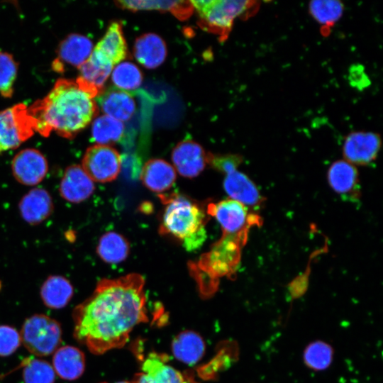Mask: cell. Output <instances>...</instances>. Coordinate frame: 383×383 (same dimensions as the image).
<instances>
[{"label": "cell", "mask_w": 383, "mask_h": 383, "mask_svg": "<svg viewBox=\"0 0 383 383\" xmlns=\"http://www.w3.org/2000/svg\"><path fill=\"white\" fill-rule=\"evenodd\" d=\"M113 65L104 55L93 49L89 59L78 69L79 77L88 85L96 88L100 94L110 76Z\"/></svg>", "instance_id": "21"}, {"label": "cell", "mask_w": 383, "mask_h": 383, "mask_svg": "<svg viewBox=\"0 0 383 383\" xmlns=\"http://www.w3.org/2000/svg\"><path fill=\"white\" fill-rule=\"evenodd\" d=\"M12 173L16 180L27 186H35L43 180L48 172L45 157L35 148L18 152L11 162Z\"/></svg>", "instance_id": "10"}, {"label": "cell", "mask_w": 383, "mask_h": 383, "mask_svg": "<svg viewBox=\"0 0 383 383\" xmlns=\"http://www.w3.org/2000/svg\"><path fill=\"white\" fill-rule=\"evenodd\" d=\"M167 52L165 41L155 33L140 35L136 39L133 48L135 59L148 69L160 66L165 61Z\"/></svg>", "instance_id": "18"}, {"label": "cell", "mask_w": 383, "mask_h": 383, "mask_svg": "<svg viewBox=\"0 0 383 383\" xmlns=\"http://www.w3.org/2000/svg\"><path fill=\"white\" fill-rule=\"evenodd\" d=\"M312 18L321 25V33L327 35L340 20L344 11L343 4L337 0H316L309 4Z\"/></svg>", "instance_id": "27"}, {"label": "cell", "mask_w": 383, "mask_h": 383, "mask_svg": "<svg viewBox=\"0 0 383 383\" xmlns=\"http://www.w3.org/2000/svg\"><path fill=\"white\" fill-rule=\"evenodd\" d=\"M121 157L110 145L95 144L89 147L82 158V167L93 182L106 183L116 179L121 171Z\"/></svg>", "instance_id": "8"}, {"label": "cell", "mask_w": 383, "mask_h": 383, "mask_svg": "<svg viewBox=\"0 0 383 383\" xmlns=\"http://www.w3.org/2000/svg\"><path fill=\"white\" fill-rule=\"evenodd\" d=\"M94 49L104 55L113 65L123 60L127 57L128 49L121 23L115 21L110 24Z\"/></svg>", "instance_id": "23"}, {"label": "cell", "mask_w": 383, "mask_h": 383, "mask_svg": "<svg viewBox=\"0 0 383 383\" xmlns=\"http://www.w3.org/2000/svg\"><path fill=\"white\" fill-rule=\"evenodd\" d=\"M101 111L119 121L129 120L135 113V103L131 94L118 89H110L99 94Z\"/></svg>", "instance_id": "20"}, {"label": "cell", "mask_w": 383, "mask_h": 383, "mask_svg": "<svg viewBox=\"0 0 383 383\" xmlns=\"http://www.w3.org/2000/svg\"><path fill=\"white\" fill-rule=\"evenodd\" d=\"M21 337L17 330L11 326H0V356L6 357L19 347Z\"/></svg>", "instance_id": "34"}, {"label": "cell", "mask_w": 383, "mask_h": 383, "mask_svg": "<svg viewBox=\"0 0 383 383\" xmlns=\"http://www.w3.org/2000/svg\"><path fill=\"white\" fill-rule=\"evenodd\" d=\"M177 177L172 165L162 159L148 160L143 167L140 180L152 192L161 193L174 184Z\"/></svg>", "instance_id": "17"}, {"label": "cell", "mask_w": 383, "mask_h": 383, "mask_svg": "<svg viewBox=\"0 0 383 383\" xmlns=\"http://www.w3.org/2000/svg\"><path fill=\"white\" fill-rule=\"evenodd\" d=\"M382 145L380 135L372 131H353L345 138L343 154L345 160L355 165L372 163Z\"/></svg>", "instance_id": "9"}, {"label": "cell", "mask_w": 383, "mask_h": 383, "mask_svg": "<svg viewBox=\"0 0 383 383\" xmlns=\"http://www.w3.org/2000/svg\"><path fill=\"white\" fill-rule=\"evenodd\" d=\"M91 40L80 34L67 35L60 43L57 50V58L53 62L55 71L63 72L64 64L79 68L90 57L93 51Z\"/></svg>", "instance_id": "14"}, {"label": "cell", "mask_w": 383, "mask_h": 383, "mask_svg": "<svg viewBox=\"0 0 383 383\" xmlns=\"http://www.w3.org/2000/svg\"><path fill=\"white\" fill-rule=\"evenodd\" d=\"M99 94L79 77L59 79L47 96L28 108L34 131L43 136L54 131L62 137L73 138L96 115L94 97Z\"/></svg>", "instance_id": "2"}, {"label": "cell", "mask_w": 383, "mask_h": 383, "mask_svg": "<svg viewBox=\"0 0 383 383\" xmlns=\"http://www.w3.org/2000/svg\"><path fill=\"white\" fill-rule=\"evenodd\" d=\"M34 131L33 118L23 104L0 111V153L18 148Z\"/></svg>", "instance_id": "7"}, {"label": "cell", "mask_w": 383, "mask_h": 383, "mask_svg": "<svg viewBox=\"0 0 383 383\" xmlns=\"http://www.w3.org/2000/svg\"><path fill=\"white\" fill-rule=\"evenodd\" d=\"M184 380L183 383H198L194 376V373L192 371L187 370L184 373Z\"/></svg>", "instance_id": "35"}, {"label": "cell", "mask_w": 383, "mask_h": 383, "mask_svg": "<svg viewBox=\"0 0 383 383\" xmlns=\"http://www.w3.org/2000/svg\"><path fill=\"white\" fill-rule=\"evenodd\" d=\"M73 292V287L66 277L52 275L42 284L40 296L47 307L58 309L67 305Z\"/></svg>", "instance_id": "22"}, {"label": "cell", "mask_w": 383, "mask_h": 383, "mask_svg": "<svg viewBox=\"0 0 383 383\" xmlns=\"http://www.w3.org/2000/svg\"><path fill=\"white\" fill-rule=\"evenodd\" d=\"M124 131L121 121L106 115L97 117L91 126L93 140L99 145H110L120 140Z\"/></svg>", "instance_id": "30"}, {"label": "cell", "mask_w": 383, "mask_h": 383, "mask_svg": "<svg viewBox=\"0 0 383 383\" xmlns=\"http://www.w3.org/2000/svg\"><path fill=\"white\" fill-rule=\"evenodd\" d=\"M18 65L13 56L0 50V94L6 98L13 92V84L17 75Z\"/></svg>", "instance_id": "33"}, {"label": "cell", "mask_w": 383, "mask_h": 383, "mask_svg": "<svg viewBox=\"0 0 383 383\" xmlns=\"http://www.w3.org/2000/svg\"><path fill=\"white\" fill-rule=\"evenodd\" d=\"M172 160L174 168L184 177L198 176L207 165V153L193 140L179 143L173 149Z\"/></svg>", "instance_id": "12"}, {"label": "cell", "mask_w": 383, "mask_h": 383, "mask_svg": "<svg viewBox=\"0 0 383 383\" xmlns=\"http://www.w3.org/2000/svg\"><path fill=\"white\" fill-rule=\"evenodd\" d=\"M169 357L165 353H150L141 365L133 383H183L184 374L167 364Z\"/></svg>", "instance_id": "11"}, {"label": "cell", "mask_w": 383, "mask_h": 383, "mask_svg": "<svg viewBox=\"0 0 383 383\" xmlns=\"http://www.w3.org/2000/svg\"><path fill=\"white\" fill-rule=\"evenodd\" d=\"M113 84L123 91H133L138 88L143 81L140 69L131 62H121L112 70Z\"/></svg>", "instance_id": "31"}, {"label": "cell", "mask_w": 383, "mask_h": 383, "mask_svg": "<svg viewBox=\"0 0 383 383\" xmlns=\"http://www.w3.org/2000/svg\"><path fill=\"white\" fill-rule=\"evenodd\" d=\"M158 196L165 206L159 232L177 239L188 251L199 249L207 238L206 210L196 201L179 194Z\"/></svg>", "instance_id": "4"}, {"label": "cell", "mask_w": 383, "mask_h": 383, "mask_svg": "<svg viewBox=\"0 0 383 383\" xmlns=\"http://www.w3.org/2000/svg\"><path fill=\"white\" fill-rule=\"evenodd\" d=\"M94 189V182L82 166L72 165L65 169L59 187V192L62 199L78 204L89 198Z\"/></svg>", "instance_id": "15"}, {"label": "cell", "mask_w": 383, "mask_h": 383, "mask_svg": "<svg viewBox=\"0 0 383 383\" xmlns=\"http://www.w3.org/2000/svg\"><path fill=\"white\" fill-rule=\"evenodd\" d=\"M52 365L55 372L62 379L75 380L81 377L84 371L85 356L77 348L71 345L62 346L55 352Z\"/></svg>", "instance_id": "19"}, {"label": "cell", "mask_w": 383, "mask_h": 383, "mask_svg": "<svg viewBox=\"0 0 383 383\" xmlns=\"http://www.w3.org/2000/svg\"><path fill=\"white\" fill-rule=\"evenodd\" d=\"M18 209L26 222L30 225H37L51 215L54 206L52 197L47 190L34 188L21 198Z\"/></svg>", "instance_id": "16"}, {"label": "cell", "mask_w": 383, "mask_h": 383, "mask_svg": "<svg viewBox=\"0 0 383 383\" xmlns=\"http://www.w3.org/2000/svg\"><path fill=\"white\" fill-rule=\"evenodd\" d=\"M172 350L174 356L179 361L193 365L203 357L205 343L202 338L192 331L178 334L173 340Z\"/></svg>", "instance_id": "24"}, {"label": "cell", "mask_w": 383, "mask_h": 383, "mask_svg": "<svg viewBox=\"0 0 383 383\" xmlns=\"http://www.w3.org/2000/svg\"><path fill=\"white\" fill-rule=\"evenodd\" d=\"M25 383H54L55 372L52 365L42 360H30L23 370Z\"/></svg>", "instance_id": "32"}, {"label": "cell", "mask_w": 383, "mask_h": 383, "mask_svg": "<svg viewBox=\"0 0 383 383\" xmlns=\"http://www.w3.org/2000/svg\"><path fill=\"white\" fill-rule=\"evenodd\" d=\"M21 342L32 354L46 356L55 352L62 340L60 324L45 314H34L23 324Z\"/></svg>", "instance_id": "6"}, {"label": "cell", "mask_w": 383, "mask_h": 383, "mask_svg": "<svg viewBox=\"0 0 383 383\" xmlns=\"http://www.w3.org/2000/svg\"><path fill=\"white\" fill-rule=\"evenodd\" d=\"M116 4L131 11L155 9L170 11L179 20L188 18L194 10L190 1H118Z\"/></svg>", "instance_id": "25"}, {"label": "cell", "mask_w": 383, "mask_h": 383, "mask_svg": "<svg viewBox=\"0 0 383 383\" xmlns=\"http://www.w3.org/2000/svg\"><path fill=\"white\" fill-rule=\"evenodd\" d=\"M225 174L223 188L231 199L245 206L259 205L262 197L256 185L250 178L238 170V166L228 167L221 172Z\"/></svg>", "instance_id": "13"}, {"label": "cell", "mask_w": 383, "mask_h": 383, "mask_svg": "<svg viewBox=\"0 0 383 383\" xmlns=\"http://www.w3.org/2000/svg\"><path fill=\"white\" fill-rule=\"evenodd\" d=\"M334 350L328 343L317 340L309 343L303 352L304 365L310 370L323 371L328 369L333 359Z\"/></svg>", "instance_id": "29"}, {"label": "cell", "mask_w": 383, "mask_h": 383, "mask_svg": "<svg viewBox=\"0 0 383 383\" xmlns=\"http://www.w3.org/2000/svg\"><path fill=\"white\" fill-rule=\"evenodd\" d=\"M101 383H107V382H101ZM116 383H133L132 382H127V381H123V382H118Z\"/></svg>", "instance_id": "36"}, {"label": "cell", "mask_w": 383, "mask_h": 383, "mask_svg": "<svg viewBox=\"0 0 383 383\" xmlns=\"http://www.w3.org/2000/svg\"><path fill=\"white\" fill-rule=\"evenodd\" d=\"M144 286L138 273L101 279L73 310L75 340L95 355L123 347L133 329L148 321Z\"/></svg>", "instance_id": "1"}, {"label": "cell", "mask_w": 383, "mask_h": 383, "mask_svg": "<svg viewBox=\"0 0 383 383\" xmlns=\"http://www.w3.org/2000/svg\"><path fill=\"white\" fill-rule=\"evenodd\" d=\"M199 15V26L204 30L218 35L219 40L227 39L236 18L249 17L258 9V2L238 0L191 1Z\"/></svg>", "instance_id": "5"}, {"label": "cell", "mask_w": 383, "mask_h": 383, "mask_svg": "<svg viewBox=\"0 0 383 383\" xmlns=\"http://www.w3.org/2000/svg\"><path fill=\"white\" fill-rule=\"evenodd\" d=\"M222 229V236L196 262L189 265L202 296L208 298L217 290L219 280L231 277L236 271L249 231H234Z\"/></svg>", "instance_id": "3"}, {"label": "cell", "mask_w": 383, "mask_h": 383, "mask_svg": "<svg viewBox=\"0 0 383 383\" xmlns=\"http://www.w3.org/2000/svg\"><path fill=\"white\" fill-rule=\"evenodd\" d=\"M129 244L122 235L110 231L101 236L96 252L104 262L116 264L124 261L129 254Z\"/></svg>", "instance_id": "28"}, {"label": "cell", "mask_w": 383, "mask_h": 383, "mask_svg": "<svg viewBox=\"0 0 383 383\" xmlns=\"http://www.w3.org/2000/svg\"><path fill=\"white\" fill-rule=\"evenodd\" d=\"M328 181L334 192L348 194L355 192L358 182V174L355 165L346 160L334 162L328 171Z\"/></svg>", "instance_id": "26"}]
</instances>
